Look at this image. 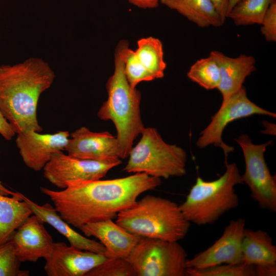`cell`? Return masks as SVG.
Listing matches in <instances>:
<instances>
[{"instance_id": "1", "label": "cell", "mask_w": 276, "mask_h": 276, "mask_svg": "<svg viewBox=\"0 0 276 276\" xmlns=\"http://www.w3.org/2000/svg\"><path fill=\"white\" fill-rule=\"evenodd\" d=\"M160 183V178L137 173L112 179L70 182L61 191L40 189L50 198L61 218L79 229L87 223L117 217L140 195Z\"/></svg>"}, {"instance_id": "2", "label": "cell", "mask_w": 276, "mask_h": 276, "mask_svg": "<svg viewBox=\"0 0 276 276\" xmlns=\"http://www.w3.org/2000/svg\"><path fill=\"white\" fill-rule=\"evenodd\" d=\"M55 78L49 64L37 57L0 66V111L16 133L42 131L37 118L38 102Z\"/></svg>"}, {"instance_id": "3", "label": "cell", "mask_w": 276, "mask_h": 276, "mask_svg": "<svg viewBox=\"0 0 276 276\" xmlns=\"http://www.w3.org/2000/svg\"><path fill=\"white\" fill-rule=\"evenodd\" d=\"M126 40H121L114 52V70L106 83L108 98L97 116L104 121H111L117 130L120 158L129 155L134 140L145 127L141 112V93L132 88L124 73L123 50Z\"/></svg>"}, {"instance_id": "4", "label": "cell", "mask_w": 276, "mask_h": 276, "mask_svg": "<svg viewBox=\"0 0 276 276\" xmlns=\"http://www.w3.org/2000/svg\"><path fill=\"white\" fill-rule=\"evenodd\" d=\"M116 222L141 237L179 241L188 234L190 222L176 203L147 195L120 212Z\"/></svg>"}, {"instance_id": "5", "label": "cell", "mask_w": 276, "mask_h": 276, "mask_svg": "<svg viewBox=\"0 0 276 276\" xmlns=\"http://www.w3.org/2000/svg\"><path fill=\"white\" fill-rule=\"evenodd\" d=\"M235 163L226 164L225 172L218 179L205 181L197 177L180 210L190 223L205 225L215 223L226 212L239 203L235 187L243 184Z\"/></svg>"}, {"instance_id": "6", "label": "cell", "mask_w": 276, "mask_h": 276, "mask_svg": "<svg viewBox=\"0 0 276 276\" xmlns=\"http://www.w3.org/2000/svg\"><path fill=\"white\" fill-rule=\"evenodd\" d=\"M141 134L140 141L129 152L124 171L160 179L186 174L187 153L182 148L165 142L154 128L145 127Z\"/></svg>"}, {"instance_id": "7", "label": "cell", "mask_w": 276, "mask_h": 276, "mask_svg": "<svg viewBox=\"0 0 276 276\" xmlns=\"http://www.w3.org/2000/svg\"><path fill=\"white\" fill-rule=\"evenodd\" d=\"M136 276H185L187 254L178 241L141 237L126 259Z\"/></svg>"}, {"instance_id": "8", "label": "cell", "mask_w": 276, "mask_h": 276, "mask_svg": "<svg viewBox=\"0 0 276 276\" xmlns=\"http://www.w3.org/2000/svg\"><path fill=\"white\" fill-rule=\"evenodd\" d=\"M235 140L243 151L245 168L242 178L250 190L251 197L261 209L275 212V176L271 174L264 156L272 141L256 145L245 134Z\"/></svg>"}, {"instance_id": "9", "label": "cell", "mask_w": 276, "mask_h": 276, "mask_svg": "<svg viewBox=\"0 0 276 276\" xmlns=\"http://www.w3.org/2000/svg\"><path fill=\"white\" fill-rule=\"evenodd\" d=\"M254 114L266 115L275 118V113L255 104L247 97L245 87L241 88L222 103L219 109L211 118L209 124L201 132L196 145L204 148L210 145L221 148L226 157L234 148L226 145L222 139L223 131L231 122Z\"/></svg>"}, {"instance_id": "10", "label": "cell", "mask_w": 276, "mask_h": 276, "mask_svg": "<svg viewBox=\"0 0 276 276\" xmlns=\"http://www.w3.org/2000/svg\"><path fill=\"white\" fill-rule=\"evenodd\" d=\"M121 163L120 159L107 162L83 159L59 151L44 167L43 175L52 185L64 189L70 182L101 179Z\"/></svg>"}, {"instance_id": "11", "label": "cell", "mask_w": 276, "mask_h": 276, "mask_svg": "<svg viewBox=\"0 0 276 276\" xmlns=\"http://www.w3.org/2000/svg\"><path fill=\"white\" fill-rule=\"evenodd\" d=\"M245 228L244 219L231 220L221 236L213 245L187 260L186 267L202 269L222 264L243 263L242 241Z\"/></svg>"}, {"instance_id": "12", "label": "cell", "mask_w": 276, "mask_h": 276, "mask_svg": "<svg viewBox=\"0 0 276 276\" xmlns=\"http://www.w3.org/2000/svg\"><path fill=\"white\" fill-rule=\"evenodd\" d=\"M108 257L103 254L81 250L62 242H54L45 260L44 270L48 276H85Z\"/></svg>"}, {"instance_id": "13", "label": "cell", "mask_w": 276, "mask_h": 276, "mask_svg": "<svg viewBox=\"0 0 276 276\" xmlns=\"http://www.w3.org/2000/svg\"><path fill=\"white\" fill-rule=\"evenodd\" d=\"M70 136L67 131L40 134L30 130L17 134L15 142L25 164L39 171L54 153L65 150Z\"/></svg>"}, {"instance_id": "14", "label": "cell", "mask_w": 276, "mask_h": 276, "mask_svg": "<svg viewBox=\"0 0 276 276\" xmlns=\"http://www.w3.org/2000/svg\"><path fill=\"white\" fill-rule=\"evenodd\" d=\"M70 136L65 149L69 155L100 162L121 159L118 140L107 131L93 132L83 126Z\"/></svg>"}, {"instance_id": "15", "label": "cell", "mask_w": 276, "mask_h": 276, "mask_svg": "<svg viewBox=\"0 0 276 276\" xmlns=\"http://www.w3.org/2000/svg\"><path fill=\"white\" fill-rule=\"evenodd\" d=\"M11 240L21 263L46 259L51 255L54 243L43 222L35 215H31L17 228Z\"/></svg>"}, {"instance_id": "16", "label": "cell", "mask_w": 276, "mask_h": 276, "mask_svg": "<svg viewBox=\"0 0 276 276\" xmlns=\"http://www.w3.org/2000/svg\"><path fill=\"white\" fill-rule=\"evenodd\" d=\"M79 229L85 236L97 238L105 248L107 257L126 259L141 238L112 219L87 223Z\"/></svg>"}, {"instance_id": "17", "label": "cell", "mask_w": 276, "mask_h": 276, "mask_svg": "<svg viewBox=\"0 0 276 276\" xmlns=\"http://www.w3.org/2000/svg\"><path fill=\"white\" fill-rule=\"evenodd\" d=\"M209 55L219 66L220 79L217 89L224 103L241 88L246 77L256 71V59L245 54L231 57L219 51H212Z\"/></svg>"}, {"instance_id": "18", "label": "cell", "mask_w": 276, "mask_h": 276, "mask_svg": "<svg viewBox=\"0 0 276 276\" xmlns=\"http://www.w3.org/2000/svg\"><path fill=\"white\" fill-rule=\"evenodd\" d=\"M22 199L29 205L33 214L37 216L43 223L52 226L62 235L75 248L103 254L106 256V250L99 242L83 236L73 229L71 225L64 220L55 208L49 203L39 205L33 201L22 194Z\"/></svg>"}, {"instance_id": "19", "label": "cell", "mask_w": 276, "mask_h": 276, "mask_svg": "<svg viewBox=\"0 0 276 276\" xmlns=\"http://www.w3.org/2000/svg\"><path fill=\"white\" fill-rule=\"evenodd\" d=\"M242 262L250 265H276V246L265 231L245 228L242 241Z\"/></svg>"}, {"instance_id": "20", "label": "cell", "mask_w": 276, "mask_h": 276, "mask_svg": "<svg viewBox=\"0 0 276 276\" xmlns=\"http://www.w3.org/2000/svg\"><path fill=\"white\" fill-rule=\"evenodd\" d=\"M200 28L219 27L224 23L210 0H160Z\"/></svg>"}, {"instance_id": "21", "label": "cell", "mask_w": 276, "mask_h": 276, "mask_svg": "<svg viewBox=\"0 0 276 276\" xmlns=\"http://www.w3.org/2000/svg\"><path fill=\"white\" fill-rule=\"evenodd\" d=\"M21 194L11 197L0 194V245L11 240L17 228L33 214Z\"/></svg>"}, {"instance_id": "22", "label": "cell", "mask_w": 276, "mask_h": 276, "mask_svg": "<svg viewBox=\"0 0 276 276\" xmlns=\"http://www.w3.org/2000/svg\"><path fill=\"white\" fill-rule=\"evenodd\" d=\"M135 53L144 66L155 79L164 77L166 68L162 41L152 36L142 38L137 41Z\"/></svg>"}, {"instance_id": "23", "label": "cell", "mask_w": 276, "mask_h": 276, "mask_svg": "<svg viewBox=\"0 0 276 276\" xmlns=\"http://www.w3.org/2000/svg\"><path fill=\"white\" fill-rule=\"evenodd\" d=\"M276 0H241L228 13L227 18L237 26L261 25L270 5Z\"/></svg>"}, {"instance_id": "24", "label": "cell", "mask_w": 276, "mask_h": 276, "mask_svg": "<svg viewBox=\"0 0 276 276\" xmlns=\"http://www.w3.org/2000/svg\"><path fill=\"white\" fill-rule=\"evenodd\" d=\"M187 77L205 89L217 88L220 79L219 66L209 55L207 57L196 61L189 70Z\"/></svg>"}, {"instance_id": "25", "label": "cell", "mask_w": 276, "mask_h": 276, "mask_svg": "<svg viewBox=\"0 0 276 276\" xmlns=\"http://www.w3.org/2000/svg\"><path fill=\"white\" fill-rule=\"evenodd\" d=\"M123 56L124 73L132 88H136V85L141 82L154 80L140 61L134 51L129 48L127 41H126L123 47Z\"/></svg>"}, {"instance_id": "26", "label": "cell", "mask_w": 276, "mask_h": 276, "mask_svg": "<svg viewBox=\"0 0 276 276\" xmlns=\"http://www.w3.org/2000/svg\"><path fill=\"white\" fill-rule=\"evenodd\" d=\"M188 276H256L254 266L241 263L222 264L202 269L186 268Z\"/></svg>"}, {"instance_id": "27", "label": "cell", "mask_w": 276, "mask_h": 276, "mask_svg": "<svg viewBox=\"0 0 276 276\" xmlns=\"http://www.w3.org/2000/svg\"><path fill=\"white\" fill-rule=\"evenodd\" d=\"M85 276H136V273L126 259L108 257Z\"/></svg>"}, {"instance_id": "28", "label": "cell", "mask_w": 276, "mask_h": 276, "mask_svg": "<svg viewBox=\"0 0 276 276\" xmlns=\"http://www.w3.org/2000/svg\"><path fill=\"white\" fill-rule=\"evenodd\" d=\"M12 240L0 245V276H28V270H21Z\"/></svg>"}, {"instance_id": "29", "label": "cell", "mask_w": 276, "mask_h": 276, "mask_svg": "<svg viewBox=\"0 0 276 276\" xmlns=\"http://www.w3.org/2000/svg\"><path fill=\"white\" fill-rule=\"evenodd\" d=\"M261 32L265 40L276 41V1L273 2L267 10L261 24Z\"/></svg>"}, {"instance_id": "30", "label": "cell", "mask_w": 276, "mask_h": 276, "mask_svg": "<svg viewBox=\"0 0 276 276\" xmlns=\"http://www.w3.org/2000/svg\"><path fill=\"white\" fill-rule=\"evenodd\" d=\"M16 133L0 111V134L7 141L12 140Z\"/></svg>"}, {"instance_id": "31", "label": "cell", "mask_w": 276, "mask_h": 276, "mask_svg": "<svg viewBox=\"0 0 276 276\" xmlns=\"http://www.w3.org/2000/svg\"><path fill=\"white\" fill-rule=\"evenodd\" d=\"M213 4L224 22L227 18L228 0H210Z\"/></svg>"}, {"instance_id": "32", "label": "cell", "mask_w": 276, "mask_h": 276, "mask_svg": "<svg viewBox=\"0 0 276 276\" xmlns=\"http://www.w3.org/2000/svg\"><path fill=\"white\" fill-rule=\"evenodd\" d=\"M256 276L276 275V265L254 266Z\"/></svg>"}, {"instance_id": "33", "label": "cell", "mask_w": 276, "mask_h": 276, "mask_svg": "<svg viewBox=\"0 0 276 276\" xmlns=\"http://www.w3.org/2000/svg\"><path fill=\"white\" fill-rule=\"evenodd\" d=\"M132 5L142 9H153L158 7L160 0H127Z\"/></svg>"}, {"instance_id": "34", "label": "cell", "mask_w": 276, "mask_h": 276, "mask_svg": "<svg viewBox=\"0 0 276 276\" xmlns=\"http://www.w3.org/2000/svg\"><path fill=\"white\" fill-rule=\"evenodd\" d=\"M1 154V152H0ZM19 192H14L13 191H11L8 189H7L5 187H4L2 182L0 181V194L5 195V196H14V195H17L18 194Z\"/></svg>"}, {"instance_id": "35", "label": "cell", "mask_w": 276, "mask_h": 276, "mask_svg": "<svg viewBox=\"0 0 276 276\" xmlns=\"http://www.w3.org/2000/svg\"><path fill=\"white\" fill-rule=\"evenodd\" d=\"M241 1V0H228V13L238 3Z\"/></svg>"}]
</instances>
